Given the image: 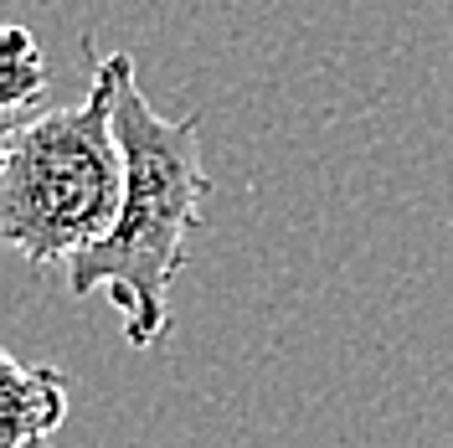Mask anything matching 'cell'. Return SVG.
<instances>
[{
  "label": "cell",
  "mask_w": 453,
  "mask_h": 448,
  "mask_svg": "<svg viewBox=\"0 0 453 448\" xmlns=\"http://www.w3.org/2000/svg\"><path fill=\"white\" fill-rule=\"evenodd\" d=\"M449 227H453V222H449Z\"/></svg>",
  "instance_id": "5"
},
{
  "label": "cell",
  "mask_w": 453,
  "mask_h": 448,
  "mask_svg": "<svg viewBox=\"0 0 453 448\" xmlns=\"http://www.w3.org/2000/svg\"><path fill=\"white\" fill-rule=\"evenodd\" d=\"M119 150H124V201L119 217L83 258L62 274L67 289L109 294L124 320V340L150 351L170 336V283L186 263V243L206 217L211 175L201 160V113L165 119L134 83V67L119 83L113 109Z\"/></svg>",
  "instance_id": "1"
},
{
  "label": "cell",
  "mask_w": 453,
  "mask_h": 448,
  "mask_svg": "<svg viewBox=\"0 0 453 448\" xmlns=\"http://www.w3.org/2000/svg\"><path fill=\"white\" fill-rule=\"evenodd\" d=\"M42 88H47V57L31 42L27 27H11L0 36V113H5V124H16L21 109L42 98Z\"/></svg>",
  "instance_id": "4"
},
{
  "label": "cell",
  "mask_w": 453,
  "mask_h": 448,
  "mask_svg": "<svg viewBox=\"0 0 453 448\" xmlns=\"http://www.w3.org/2000/svg\"><path fill=\"white\" fill-rule=\"evenodd\" d=\"M129 52L93 57L88 98L5 124L0 144V237L36 268H67L119 217L124 150L113 129Z\"/></svg>",
  "instance_id": "2"
},
{
  "label": "cell",
  "mask_w": 453,
  "mask_h": 448,
  "mask_svg": "<svg viewBox=\"0 0 453 448\" xmlns=\"http://www.w3.org/2000/svg\"><path fill=\"white\" fill-rule=\"evenodd\" d=\"M0 407L5 448H52V433L67 422V371L0 356Z\"/></svg>",
  "instance_id": "3"
}]
</instances>
